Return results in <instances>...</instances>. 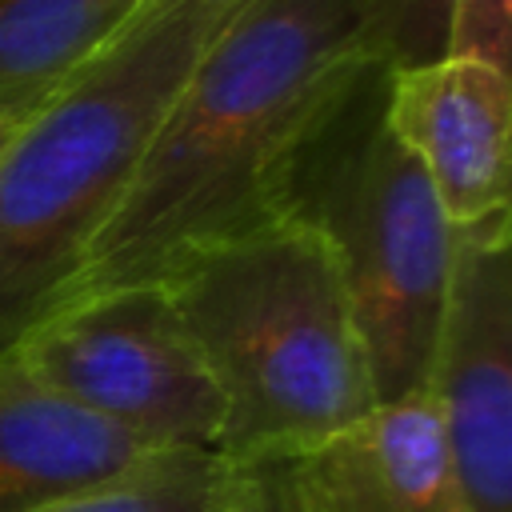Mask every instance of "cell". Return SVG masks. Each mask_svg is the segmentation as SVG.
I'll return each instance as SVG.
<instances>
[{"instance_id": "cell-12", "label": "cell", "mask_w": 512, "mask_h": 512, "mask_svg": "<svg viewBox=\"0 0 512 512\" xmlns=\"http://www.w3.org/2000/svg\"><path fill=\"white\" fill-rule=\"evenodd\" d=\"M368 60L384 72L420 68L448 56L452 0H352Z\"/></svg>"}, {"instance_id": "cell-3", "label": "cell", "mask_w": 512, "mask_h": 512, "mask_svg": "<svg viewBox=\"0 0 512 512\" xmlns=\"http://www.w3.org/2000/svg\"><path fill=\"white\" fill-rule=\"evenodd\" d=\"M244 0L148 8L0 148V352L72 284L176 84Z\"/></svg>"}, {"instance_id": "cell-2", "label": "cell", "mask_w": 512, "mask_h": 512, "mask_svg": "<svg viewBox=\"0 0 512 512\" xmlns=\"http://www.w3.org/2000/svg\"><path fill=\"white\" fill-rule=\"evenodd\" d=\"M164 288L216 384L228 468L304 460L376 404L336 252L304 212L192 256Z\"/></svg>"}, {"instance_id": "cell-17", "label": "cell", "mask_w": 512, "mask_h": 512, "mask_svg": "<svg viewBox=\"0 0 512 512\" xmlns=\"http://www.w3.org/2000/svg\"><path fill=\"white\" fill-rule=\"evenodd\" d=\"M300 504H304V500H300Z\"/></svg>"}, {"instance_id": "cell-5", "label": "cell", "mask_w": 512, "mask_h": 512, "mask_svg": "<svg viewBox=\"0 0 512 512\" xmlns=\"http://www.w3.org/2000/svg\"><path fill=\"white\" fill-rule=\"evenodd\" d=\"M56 396L144 452H216L224 408L164 284H124L48 308L12 344Z\"/></svg>"}, {"instance_id": "cell-15", "label": "cell", "mask_w": 512, "mask_h": 512, "mask_svg": "<svg viewBox=\"0 0 512 512\" xmlns=\"http://www.w3.org/2000/svg\"><path fill=\"white\" fill-rule=\"evenodd\" d=\"M256 476L264 488V512H304L288 464H264V468H256Z\"/></svg>"}, {"instance_id": "cell-14", "label": "cell", "mask_w": 512, "mask_h": 512, "mask_svg": "<svg viewBox=\"0 0 512 512\" xmlns=\"http://www.w3.org/2000/svg\"><path fill=\"white\" fill-rule=\"evenodd\" d=\"M212 512H264V488L256 468H228Z\"/></svg>"}, {"instance_id": "cell-16", "label": "cell", "mask_w": 512, "mask_h": 512, "mask_svg": "<svg viewBox=\"0 0 512 512\" xmlns=\"http://www.w3.org/2000/svg\"><path fill=\"white\" fill-rule=\"evenodd\" d=\"M12 128H16V124H12V120H4V116H0V148H4V144H8V136H12Z\"/></svg>"}, {"instance_id": "cell-7", "label": "cell", "mask_w": 512, "mask_h": 512, "mask_svg": "<svg viewBox=\"0 0 512 512\" xmlns=\"http://www.w3.org/2000/svg\"><path fill=\"white\" fill-rule=\"evenodd\" d=\"M384 124L420 164L452 228L508 212L512 84L504 68L440 56L384 72Z\"/></svg>"}, {"instance_id": "cell-6", "label": "cell", "mask_w": 512, "mask_h": 512, "mask_svg": "<svg viewBox=\"0 0 512 512\" xmlns=\"http://www.w3.org/2000/svg\"><path fill=\"white\" fill-rule=\"evenodd\" d=\"M436 412L468 512H512V220L456 228L448 300L428 368Z\"/></svg>"}, {"instance_id": "cell-8", "label": "cell", "mask_w": 512, "mask_h": 512, "mask_svg": "<svg viewBox=\"0 0 512 512\" xmlns=\"http://www.w3.org/2000/svg\"><path fill=\"white\" fill-rule=\"evenodd\" d=\"M288 472L304 512H468L424 388L372 404Z\"/></svg>"}, {"instance_id": "cell-11", "label": "cell", "mask_w": 512, "mask_h": 512, "mask_svg": "<svg viewBox=\"0 0 512 512\" xmlns=\"http://www.w3.org/2000/svg\"><path fill=\"white\" fill-rule=\"evenodd\" d=\"M224 476L220 452H144L32 512H212Z\"/></svg>"}, {"instance_id": "cell-4", "label": "cell", "mask_w": 512, "mask_h": 512, "mask_svg": "<svg viewBox=\"0 0 512 512\" xmlns=\"http://www.w3.org/2000/svg\"><path fill=\"white\" fill-rule=\"evenodd\" d=\"M292 208L336 252L376 404L420 392L448 300L456 228L384 124V68L368 64L312 136Z\"/></svg>"}, {"instance_id": "cell-9", "label": "cell", "mask_w": 512, "mask_h": 512, "mask_svg": "<svg viewBox=\"0 0 512 512\" xmlns=\"http://www.w3.org/2000/svg\"><path fill=\"white\" fill-rule=\"evenodd\" d=\"M144 456L140 444L40 384L0 352V512H32Z\"/></svg>"}, {"instance_id": "cell-1", "label": "cell", "mask_w": 512, "mask_h": 512, "mask_svg": "<svg viewBox=\"0 0 512 512\" xmlns=\"http://www.w3.org/2000/svg\"><path fill=\"white\" fill-rule=\"evenodd\" d=\"M368 64L352 0H244L176 84L56 304L164 284L192 256L288 212L312 136Z\"/></svg>"}, {"instance_id": "cell-13", "label": "cell", "mask_w": 512, "mask_h": 512, "mask_svg": "<svg viewBox=\"0 0 512 512\" xmlns=\"http://www.w3.org/2000/svg\"><path fill=\"white\" fill-rule=\"evenodd\" d=\"M512 52V0H452L448 56L484 60L508 72Z\"/></svg>"}, {"instance_id": "cell-10", "label": "cell", "mask_w": 512, "mask_h": 512, "mask_svg": "<svg viewBox=\"0 0 512 512\" xmlns=\"http://www.w3.org/2000/svg\"><path fill=\"white\" fill-rule=\"evenodd\" d=\"M144 8L148 0H0V116L28 120Z\"/></svg>"}]
</instances>
